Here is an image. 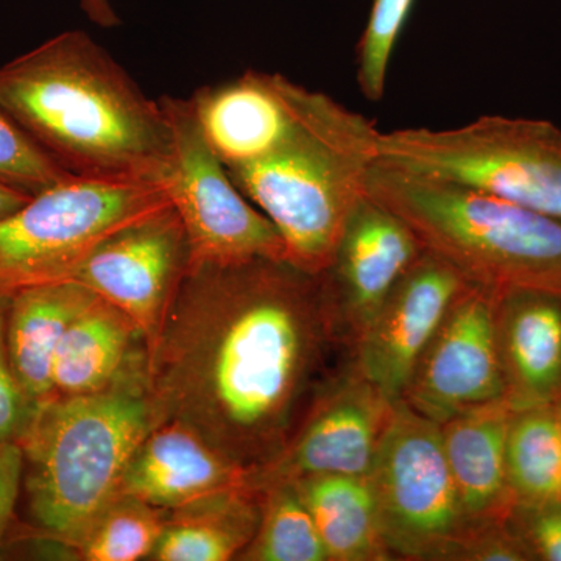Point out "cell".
Returning a JSON list of instances; mask_svg holds the SVG:
<instances>
[{"label":"cell","mask_w":561,"mask_h":561,"mask_svg":"<svg viewBox=\"0 0 561 561\" xmlns=\"http://www.w3.org/2000/svg\"><path fill=\"white\" fill-rule=\"evenodd\" d=\"M512 411L505 401L491 402L440 424L443 448L468 534L507 522L515 511L505 460Z\"/></svg>","instance_id":"18"},{"label":"cell","mask_w":561,"mask_h":561,"mask_svg":"<svg viewBox=\"0 0 561 561\" xmlns=\"http://www.w3.org/2000/svg\"><path fill=\"white\" fill-rule=\"evenodd\" d=\"M165 511L119 494L90 524L73 546L80 560H150L164 527Z\"/></svg>","instance_id":"25"},{"label":"cell","mask_w":561,"mask_h":561,"mask_svg":"<svg viewBox=\"0 0 561 561\" xmlns=\"http://www.w3.org/2000/svg\"><path fill=\"white\" fill-rule=\"evenodd\" d=\"M413 5L415 0H373L357 49V81L368 101L379 102L386 94L391 57Z\"/></svg>","instance_id":"26"},{"label":"cell","mask_w":561,"mask_h":561,"mask_svg":"<svg viewBox=\"0 0 561 561\" xmlns=\"http://www.w3.org/2000/svg\"><path fill=\"white\" fill-rule=\"evenodd\" d=\"M10 295L9 291H0V443H20L38 413V408L28 400L11 367L7 348Z\"/></svg>","instance_id":"28"},{"label":"cell","mask_w":561,"mask_h":561,"mask_svg":"<svg viewBox=\"0 0 561 561\" xmlns=\"http://www.w3.org/2000/svg\"><path fill=\"white\" fill-rule=\"evenodd\" d=\"M423 253L404 220L365 195L324 272L341 334L356 342L398 280Z\"/></svg>","instance_id":"15"},{"label":"cell","mask_w":561,"mask_h":561,"mask_svg":"<svg viewBox=\"0 0 561 561\" xmlns=\"http://www.w3.org/2000/svg\"><path fill=\"white\" fill-rule=\"evenodd\" d=\"M505 460L516 505L560 501L561 427L556 404L512 411Z\"/></svg>","instance_id":"23"},{"label":"cell","mask_w":561,"mask_h":561,"mask_svg":"<svg viewBox=\"0 0 561 561\" xmlns=\"http://www.w3.org/2000/svg\"><path fill=\"white\" fill-rule=\"evenodd\" d=\"M160 102L172 136L161 184L190 239L191 264L287 261L275 225L239 191L203 138L190 99L162 95Z\"/></svg>","instance_id":"9"},{"label":"cell","mask_w":561,"mask_h":561,"mask_svg":"<svg viewBox=\"0 0 561 561\" xmlns=\"http://www.w3.org/2000/svg\"><path fill=\"white\" fill-rule=\"evenodd\" d=\"M68 173L36 146L0 108V181L35 195L68 179Z\"/></svg>","instance_id":"27"},{"label":"cell","mask_w":561,"mask_h":561,"mask_svg":"<svg viewBox=\"0 0 561 561\" xmlns=\"http://www.w3.org/2000/svg\"><path fill=\"white\" fill-rule=\"evenodd\" d=\"M467 286L448 262L423 250L353 343L354 367L400 402L421 353Z\"/></svg>","instance_id":"13"},{"label":"cell","mask_w":561,"mask_h":561,"mask_svg":"<svg viewBox=\"0 0 561 561\" xmlns=\"http://www.w3.org/2000/svg\"><path fill=\"white\" fill-rule=\"evenodd\" d=\"M157 424L146 378L43 405L20 442L36 534L72 551L95 516L119 496L133 453Z\"/></svg>","instance_id":"5"},{"label":"cell","mask_w":561,"mask_h":561,"mask_svg":"<svg viewBox=\"0 0 561 561\" xmlns=\"http://www.w3.org/2000/svg\"><path fill=\"white\" fill-rule=\"evenodd\" d=\"M500 294L468 284L416 362L401 401L442 424L459 413L505 401L497 346Z\"/></svg>","instance_id":"10"},{"label":"cell","mask_w":561,"mask_h":561,"mask_svg":"<svg viewBox=\"0 0 561 561\" xmlns=\"http://www.w3.org/2000/svg\"><path fill=\"white\" fill-rule=\"evenodd\" d=\"M397 404L353 364L320 387L286 448L251 476V485L262 490L317 474L367 476Z\"/></svg>","instance_id":"12"},{"label":"cell","mask_w":561,"mask_h":561,"mask_svg":"<svg viewBox=\"0 0 561 561\" xmlns=\"http://www.w3.org/2000/svg\"><path fill=\"white\" fill-rule=\"evenodd\" d=\"M264 491L245 485L219 491L165 512L154 561L239 559L260 526Z\"/></svg>","instance_id":"21"},{"label":"cell","mask_w":561,"mask_h":561,"mask_svg":"<svg viewBox=\"0 0 561 561\" xmlns=\"http://www.w3.org/2000/svg\"><path fill=\"white\" fill-rule=\"evenodd\" d=\"M516 534L529 549L531 559L561 561V502L516 505L511 516Z\"/></svg>","instance_id":"29"},{"label":"cell","mask_w":561,"mask_h":561,"mask_svg":"<svg viewBox=\"0 0 561 561\" xmlns=\"http://www.w3.org/2000/svg\"><path fill=\"white\" fill-rule=\"evenodd\" d=\"M190 264V239L168 205L103 239L68 280L116 306L139 328L149 350Z\"/></svg>","instance_id":"11"},{"label":"cell","mask_w":561,"mask_h":561,"mask_svg":"<svg viewBox=\"0 0 561 561\" xmlns=\"http://www.w3.org/2000/svg\"><path fill=\"white\" fill-rule=\"evenodd\" d=\"M147 342L124 312L95 295L72 320L54 364L55 398L87 397L146 378Z\"/></svg>","instance_id":"19"},{"label":"cell","mask_w":561,"mask_h":561,"mask_svg":"<svg viewBox=\"0 0 561 561\" xmlns=\"http://www.w3.org/2000/svg\"><path fill=\"white\" fill-rule=\"evenodd\" d=\"M24 451L20 443H0V551L5 546L14 508L24 485Z\"/></svg>","instance_id":"30"},{"label":"cell","mask_w":561,"mask_h":561,"mask_svg":"<svg viewBox=\"0 0 561 561\" xmlns=\"http://www.w3.org/2000/svg\"><path fill=\"white\" fill-rule=\"evenodd\" d=\"M378 151L383 164L561 220V128L552 122L482 116L448 130L381 131Z\"/></svg>","instance_id":"6"},{"label":"cell","mask_w":561,"mask_h":561,"mask_svg":"<svg viewBox=\"0 0 561 561\" xmlns=\"http://www.w3.org/2000/svg\"><path fill=\"white\" fill-rule=\"evenodd\" d=\"M251 485V472L180 421H161L133 453L119 494L173 511L219 491ZM253 486V485H251Z\"/></svg>","instance_id":"16"},{"label":"cell","mask_w":561,"mask_h":561,"mask_svg":"<svg viewBox=\"0 0 561 561\" xmlns=\"http://www.w3.org/2000/svg\"><path fill=\"white\" fill-rule=\"evenodd\" d=\"M94 298L91 290L73 280L11 291L7 348L22 390L38 411L55 398V356L65 332Z\"/></svg>","instance_id":"20"},{"label":"cell","mask_w":561,"mask_h":561,"mask_svg":"<svg viewBox=\"0 0 561 561\" xmlns=\"http://www.w3.org/2000/svg\"><path fill=\"white\" fill-rule=\"evenodd\" d=\"M311 90L279 73L245 70L191 95L203 138L225 168L234 169L268 157L297 131Z\"/></svg>","instance_id":"14"},{"label":"cell","mask_w":561,"mask_h":561,"mask_svg":"<svg viewBox=\"0 0 561 561\" xmlns=\"http://www.w3.org/2000/svg\"><path fill=\"white\" fill-rule=\"evenodd\" d=\"M368 481L390 556L454 559L470 529L446 460L440 424L398 402Z\"/></svg>","instance_id":"8"},{"label":"cell","mask_w":561,"mask_h":561,"mask_svg":"<svg viewBox=\"0 0 561 561\" xmlns=\"http://www.w3.org/2000/svg\"><path fill=\"white\" fill-rule=\"evenodd\" d=\"M290 483L311 513L330 561L391 559L368 474H317Z\"/></svg>","instance_id":"22"},{"label":"cell","mask_w":561,"mask_h":561,"mask_svg":"<svg viewBox=\"0 0 561 561\" xmlns=\"http://www.w3.org/2000/svg\"><path fill=\"white\" fill-rule=\"evenodd\" d=\"M367 194L471 286L561 297V220L451 181L376 162Z\"/></svg>","instance_id":"4"},{"label":"cell","mask_w":561,"mask_h":561,"mask_svg":"<svg viewBox=\"0 0 561 561\" xmlns=\"http://www.w3.org/2000/svg\"><path fill=\"white\" fill-rule=\"evenodd\" d=\"M379 136L371 121L313 91L297 131L283 147L227 171L275 225L287 261L321 275L334 260L351 214L367 195Z\"/></svg>","instance_id":"3"},{"label":"cell","mask_w":561,"mask_h":561,"mask_svg":"<svg viewBox=\"0 0 561 561\" xmlns=\"http://www.w3.org/2000/svg\"><path fill=\"white\" fill-rule=\"evenodd\" d=\"M81 10L92 24L102 28H116L122 24L111 0H80Z\"/></svg>","instance_id":"31"},{"label":"cell","mask_w":561,"mask_h":561,"mask_svg":"<svg viewBox=\"0 0 561 561\" xmlns=\"http://www.w3.org/2000/svg\"><path fill=\"white\" fill-rule=\"evenodd\" d=\"M497 346L504 400L513 409L561 401V297L538 290L501 295Z\"/></svg>","instance_id":"17"},{"label":"cell","mask_w":561,"mask_h":561,"mask_svg":"<svg viewBox=\"0 0 561 561\" xmlns=\"http://www.w3.org/2000/svg\"><path fill=\"white\" fill-rule=\"evenodd\" d=\"M339 334L324 273L286 260L190 264L147 350L158 423L186 424L253 476L305 419Z\"/></svg>","instance_id":"1"},{"label":"cell","mask_w":561,"mask_h":561,"mask_svg":"<svg viewBox=\"0 0 561 561\" xmlns=\"http://www.w3.org/2000/svg\"><path fill=\"white\" fill-rule=\"evenodd\" d=\"M0 108L70 176L161 184L168 172L160 99L90 33L62 32L0 66Z\"/></svg>","instance_id":"2"},{"label":"cell","mask_w":561,"mask_h":561,"mask_svg":"<svg viewBox=\"0 0 561 561\" xmlns=\"http://www.w3.org/2000/svg\"><path fill=\"white\" fill-rule=\"evenodd\" d=\"M556 405H557V412H559L560 427H561V401L556 402ZM560 502H561V493H560Z\"/></svg>","instance_id":"33"},{"label":"cell","mask_w":561,"mask_h":561,"mask_svg":"<svg viewBox=\"0 0 561 561\" xmlns=\"http://www.w3.org/2000/svg\"><path fill=\"white\" fill-rule=\"evenodd\" d=\"M31 198L32 195L27 194V192L16 190V187L0 181V220L16 213Z\"/></svg>","instance_id":"32"},{"label":"cell","mask_w":561,"mask_h":561,"mask_svg":"<svg viewBox=\"0 0 561 561\" xmlns=\"http://www.w3.org/2000/svg\"><path fill=\"white\" fill-rule=\"evenodd\" d=\"M260 526L239 560L330 561L311 513L294 483L262 489Z\"/></svg>","instance_id":"24"},{"label":"cell","mask_w":561,"mask_h":561,"mask_svg":"<svg viewBox=\"0 0 561 561\" xmlns=\"http://www.w3.org/2000/svg\"><path fill=\"white\" fill-rule=\"evenodd\" d=\"M168 205L157 183L61 180L0 220V291L68 280L103 239Z\"/></svg>","instance_id":"7"}]
</instances>
